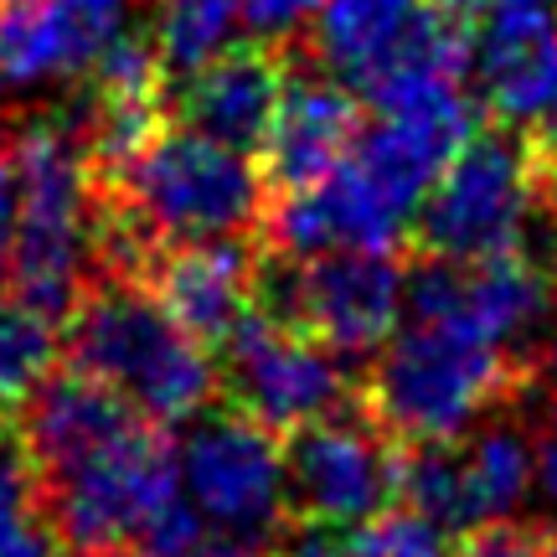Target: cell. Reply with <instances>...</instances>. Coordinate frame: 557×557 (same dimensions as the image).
<instances>
[{
    "label": "cell",
    "instance_id": "21",
    "mask_svg": "<svg viewBox=\"0 0 557 557\" xmlns=\"http://www.w3.org/2000/svg\"><path fill=\"white\" fill-rule=\"evenodd\" d=\"M58 361V331L16 295H0V429L21 418Z\"/></svg>",
    "mask_w": 557,
    "mask_h": 557
},
{
    "label": "cell",
    "instance_id": "27",
    "mask_svg": "<svg viewBox=\"0 0 557 557\" xmlns=\"http://www.w3.org/2000/svg\"><path fill=\"white\" fill-rule=\"evenodd\" d=\"M527 150H532V145H527ZM537 176H542V201H553L557 207V156L537 160Z\"/></svg>",
    "mask_w": 557,
    "mask_h": 557
},
{
    "label": "cell",
    "instance_id": "13",
    "mask_svg": "<svg viewBox=\"0 0 557 557\" xmlns=\"http://www.w3.org/2000/svg\"><path fill=\"white\" fill-rule=\"evenodd\" d=\"M135 0H0V83L47 88L88 78L124 37Z\"/></svg>",
    "mask_w": 557,
    "mask_h": 557
},
{
    "label": "cell",
    "instance_id": "25",
    "mask_svg": "<svg viewBox=\"0 0 557 557\" xmlns=\"http://www.w3.org/2000/svg\"><path fill=\"white\" fill-rule=\"evenodd\" d=\"M532 485L547 500V511L557 517V413L542 418L537 438H532Z\"/></svg>",
    "mask_w": 557,
    "mask_h": 557
},
{
    "label": "cell",
    "instance_id": "8",
    "mask_svg": "<svg viewBox=\"0 0 557 557\" xmlns=\"http://www.w3.org/2000/svg\"><path fill=\"white\" fill-rule=\"evenodd\" d=\"M181 496L207 527L227 537L269 542L289 511V480H284V444L274 429L243 408L197 413L176 449Z\"/></svg>",
    "mask_w": 557,
    "mask_h": 557
},
{
    "label": "cell",
    "instance_id": "15",
    "mask_svg": "<svg viewBox=\"0 0 557 557\" xmlns=\"http://www.w3.org/2000/svg\"><path fill=\"white\" fill-rule=\"evenodd\" d=\"M289 78L284 52L274 47H222L218 58L186 67L181 83L165 94V109L181 120V129L233 145L243 156H253L263 145V129L274 120L278 88Z\"/></svg>",
    "mask_w": 557,
    "mask_h": 557
},
{
    "label": "cell",
    "instance_id": "14",
    "mask_svg": "<svg viewBox=\"0 0 557 557\" xmlns=\"http://www.w3.org/2000/svg\"><path fill=\"white\" fill-rule=\"evenodd\" d=\"M135 278L201 346H222L259 310V263L238 238L156 243Z\"/></svg>",
    "mask_w": 557,
    "mask_h": 557
},
{
    "label": "cell",
    "instance_id": "6",
    "mask_svg": "<svg viewBox=\"0 0 557 557\" xmlns=\"http://www.w3.org/2000/svg\"><path fill=\"white\" fill-rule=\"evenodd\" d=\"M408 305V269L393 248H331L310 259L274 253L259 263V310L299 325L341 361H367L398 331Z\"/></svg>",
    "mask_w": 557,
    "mask_h": 557
},
{
    "label": "cell",
    "instance_id": "2",
    "mask_svg": "<svg viewBox=\"0 0 557 557\" xmlns=\"http://www.w3.org/2000/svg\"><path fill=\"white\" fill-rule=\"evenodd\" d=\"M5 145L16 165V238L5 263L11 295L47 320H67L99 278V181L78 129L67 124L32 120Z\"/></svg>",
    "mask_w": 557,
    "mask_h": 557
},
{
    "label": "cell",
    "instance_id": "24",
    "mask_svg": "<svg viewBox=\"0 0 557 557\" xmlns=\"http://www.w3.org/2000/svg\"><path fill=\"white\" fill-rule=\"evenodd\" d=\"M455 557H553V532L500 517L485 527H470Z\"/></svg>",
    "mask_w": 557,
    "mask_h": 557
},
{
    "label": "cell",
    "instance_id": "18",
    "mask_svg": "<svg viewBox=\"0 0 557 557\" xmlns=\"http://www.w3.org/2000/svg\"><path fill=\"white\" fill-rule=\"evenodd\" d=\"M418 5L423 0H325L310 32L315 58L346 83H357L398 41V32L418 16Z\"/></svg>",
    "mask_w": 557,
    "mask_h": 557
},
{
    "label": "cell",
    "instance_id": "3",
    "mask_svg": "<svg viewBox=\"0 0 557 557\" xmlns=\"http://www.w3.org/2000/svg\"><path fill=\"white\" fill-rule=\"evenodd\" d=\"M67 361L109 382L160 429L207 413L222 387L212 346L186 336L165 305L129 274H99L67 310Z\"/></svg>",
    "mask_w": 557,
    "mask_h": 557
},
{
    "label": "cell",
    "instance_id": "26",
    "mask_svg": "<svg viewBox=\"0 0 557 557\" xmlns=\"http://www.w3.org/2000/svg\"><path fill=\"white\" fill-rule=\"evenodd\" d=\"M11 238H16V165H11V145H0V278L11 263Z\"/></svg>",
    "mask_w": 557,
    "mask_h": 557
},
{
    "label": "cell",
    "instance_id": "17",
    "mask_svg": "<svg viewBox=\"0 0 557 557\" xmlns=\"http://www.w3.org/2000/svg\"><path fill=\"white\" fill-rule=\"evenodd\" d=\"M135 423H145L135 403H124L109 382L73 367L62 377H47L21 408V444L37 465V475H47V470H62V465L114 444Z\"/></svg>",
    "mask_w": 557,
    "mask_h": 557
},
{
    "label": "cell",
    "instance_id": "28",
    "mask_svg": "<svg viewBox=\"0 0 557 557\" xmlns=\"http://www.w3.org/2000/svg\"><path fill=\"white\" fill-rule=\"evenodd\" d=\"M547 284H553V299H557V227H553V243H547Z\"/></svg>",
    "mask_w": 557,
    "mask_h": 557
},
{
    "label": "cell",
    "instance_id": "11",
    "mask_svg": "<svg viewBox=\"0 0 557 557\" xmlns=\"http://www.w3.org/2000/svg\"><path fill=\"white\" fill-rule=\"evenodd\" d=\"M289 506L305 521L351 527L387 511L398 496V438L377 418L325 413L284 444Z\"/></svg>",
    "mask_w": 557,
    "mask_h": 557
},
{
    "label": "cell",
    "instance_id": "4",
    "mask_svg": "<svg viewBox=\"0 0 557 557\" xmlns=\"http://www.w3.org/2000/svg\"><path fill=\"white\" fill-rule=\"evenodd\" d=\"M517 361L455 320H413L377 351L367 408L398 444H438L475 429L517 393Z\"/></svg>",
    "mask_w": 557,
    "mask_h": 557
},
{
    "label": "cell",
    "instance_id": "16",
    "mask_svg": "<svg viewBox=\"0 0 557 557\" xmlns=\"http://www.w3.org/2000/svg\"><path fill=\"white\" fill-rule=\"evenodd\" d=\"M361 135V103L336 78H284L274 103V120L259 145V176L269 197L278 191H305L315 186L331 165L351 156Z\"/></svg>",
    "mask_w": 557,
    "mask_h": 557
},
{
    "label": "cell",
    "instance_id": "23",
    "mask_svg": "<svg viewBox=\"0 0 557 557\" xmlns=\"http://www.w3.org/2000/svg\"><path fill=\"white\" fill-rule=\"evenodd\" d=\"M325 0H243L238 5V26H248V37L263 47H299V41L315 32V16Z\"/></svg>",
    "mask_w": 557,
    "mask_h": 557
},
{
    "label": "cell",
    "instance_id": "22",
    "mask_svg": "<svg viewBox=\"0 0 557 557\" xmlns=\"http://www.w3.org/2000/svg\"><path fill=\"white\" fill-rule=\"evenodd\" d=\"M156 52L165 73H186L197 62L218 58L238 32L243 0H156Z\"/></svg>",
    "mask_w": 557,
    "mask_h": 557
},
{
    "label": "cell",
    "instance_id": "7",
    "mask_svg": "<svg viewBox=\"0 0 557 557\" xmlns=\"http://www.w3.org/2000/svg\"><path fill=\"white\" fill-rule=\"evenodd\" d=\"M537 207L542 176L527 139L511 129L475 135L429 186L418 207V243L423 253L459 263L517 253Z\"/></svg>",
    "mask_w": 557,
    "mask_h": 557
},
{
    "label": "cell",
    "instance_id": "20",
    "mask_svg": "<svg viewBox=\"0 0 557 557\" xmlns=\"http://www.w3.org/2000/svg\"><path fill=\"white\" fill-rule=\"evenodd\" d=\"M0 557H67L41 506V475L21 434L0 429Z\"/></svg>",
    "mask_w": 557,
    "mask_h": 557
},
{
    "label": "cell",
    "instance_id": "5",
    "mask_svg": "<svg viewBox=\"0 0 557 557\" xmlns=\"http://www.w3.org/2000/svg\"><path fill=\"white\" fill-rule=\"evenodd\" d=\"M41 506L67 557H139L181 506L176 449L145 418L114 444L47 470Z\"/></svg>",
    "mask_w": 557,
    "mask_h": 557
},
{
    "label": "cell",
    "instance_id": "10",
    "mask_svg": "<svg viewBox=\"0 0 557 557\" xmlns=\"http://www.w3.org/2000/svg\"><path fill=\"white\" fill-rule=\"evenodd\" d=\"M218 351V377L233 393V408L259 418L274 434H295L315 418L341 413L351 398V382H346V367L336 351H325L299 325H284L263 310L243 320Z\"/></svg>",
    "mask_w": 557,
    "mask_h": 557
},
{
    "label": "cell",
    "instance_id": "9",
    "mask_svg": "<svg viewBox=\"0 0 557 557\" xmlns=\"http://www.w3.org/2000/svg\"><path fill=\"white\" fill-rule=\"evenodd\" d=\"M532 491V438L511 423L465 429L438 444H403L398 449V496L408 511L429 517L449 532H470L485 521L511 517Z\"/></svg>",
    "mask_w": 557,
    "mask_h": 557
},
{
    "label": "cell",
    "instance_id": "1",
    "mask_svg": "<svg viewBox=\"0 0 557 557\" xmlns=\"http://www.w3.org/2000/svg\"><path fill=\"white\" fill-rule=\"evenodd\" d=\"M259 165L197 129H160L99 186V274H139L156 243L243 238L263 218Z\"/></svg>",
    "mask_w": 557,
    "mask_h": 557
},
{
    "label": "cell",
    "instance_id": "19",
    "mask_svg": "<svg viewBox=\"0 0 557 557\" xmlns=\"http://www.w3.org/2000/svg\"><path fill=\"white\" fill-rule=\"evenodd\" d=\"M278 557H449V542L418 511H377L351 527L305 521Z\"/></svg>",
    "mask_w": 557,
    "mask_h": 557
},
{
    "label": "cell",
    "instance_id": "12",
    "mask_svg": "<svg viewBox=\"0 0 557 557\" xmlns=\"http://www.w3.org/2000/svg\"><path fill=\"white\" fill-rule=\"evenodd\" d=\"M408 305H413V320H455L500 346L506 357L517 346H537L557 310L547 269L527 263L521 248L475 263L423 253V263L408 269Z\"/></svg>",
    "mask_w": 557,
    "mask_h": 557
}]
</instances>
